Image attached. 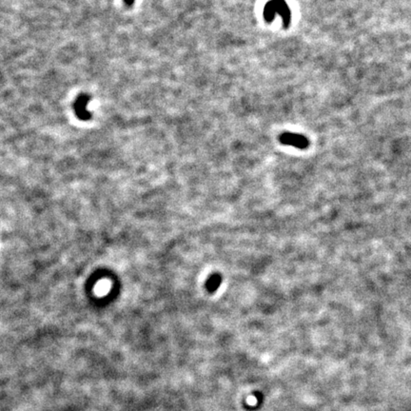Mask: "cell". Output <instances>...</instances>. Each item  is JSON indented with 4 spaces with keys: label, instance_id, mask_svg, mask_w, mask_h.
<instances>
[{
    "label": "cell",
    "instance_id": "6da1fadb",
    "mask_svg": "<svg viewBox=\"0 0 411 411\" xmlns=\"http://www.w3.org/2000/svg\"><path fill=\"white\" fill-rule=\"evenodd\" d=\"M264 18L268 22H271L280 16L283 20L284 26L289 27L291 21V12L285 0H270L264 8Z\"/></svg>",
    "mask_w": 411,
    "mask_h": 411
},
{
    "label": "cell",
    "instance_id": "7a4b0ae2",
    "mask_svg": "<svg viewBox=\"0 0 411 411\" xmlns=\"http://www.w3.org/2000/svg\"><path fill=\"white\" fill-rule=\"evenodd\" d=\"M279 141L286 146H290L300 149L307 148L310 145L309 139L306 136L292 133H285L283 135H280Z\"/></svg>",
    "mask_w": 411,
    "mask_h": 411
},
{
    "label": "cell",
    "instance_id": "3957f363",
    "mask_svg": "<svg viewBox=\"0 0 411 411\" xmlns=\"http://www.w3.org/2000/svg\"><path fill=\"white\" fill-rule=\"evenodd\" d=\"M221 281H222V278L219 276V275L214 276V278H213V279L211 280V282H210V289L215 290L216 288L221 283Z\"/></svg>",
    "mask_w": 411,
    "mask_h": 411
}]
</instances>
